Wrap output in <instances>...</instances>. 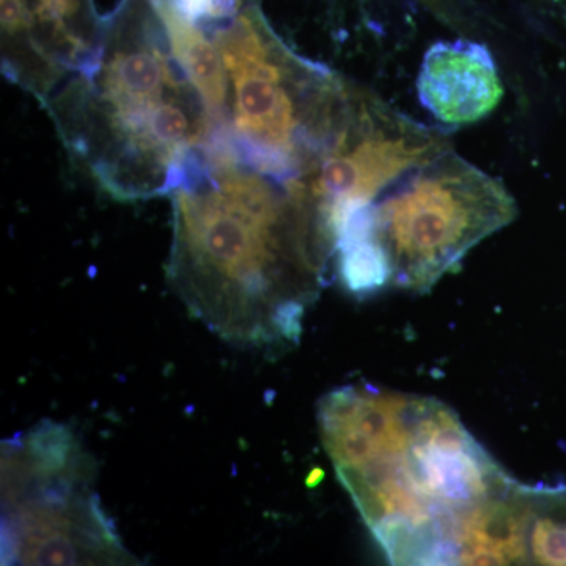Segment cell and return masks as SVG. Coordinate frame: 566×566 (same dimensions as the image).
<instances>
[{
	"label": "cell",
	"instance_id": "1",
	"mask_svg": "<svg viewBox=\"0 0 566 566\" xmlns=\"http://www.w3.org/2000/svg\"><path fill=\"white\" fill-rule=\"evenodd\" d=\"M319 430L342 485L394 565H453L482 506L513 482L433 398L346 386L323 398Z\"/></svg>",
	"mask_w": 566,
	"mask_h": 566
},
{
	"label": "cell",
	"instance_id": "2",
	"mask_svg": "<svg viewBox=\"0 0 566 566\" xmlns=\"http://www.w3.org/2000/svg\"><path fill=\"white\" fill-rule=\"evenodd\" d=\"M208 191L175 200L170 274L197 319L245 346L296 344L335 253L311 182L281 186L218 161Z\"/></svg>",
	"mask_w": 566,
	"mask_h": 566
},
{
	"label": "cell",
	"instance_id": "3",
	"mask_svg": "<svg viewBox=\"0 0 566 566\" xmlns=\"http://www.w3.org/2000/svg\"><path fill=\"white\" fill-rule=\"evenodd\" d=\"M504 182L452 150L354 211L335 238L349 292H428L465 253L516 218Z\"/></svg>",
	"mask_w": 566,
	"mask_h": 566
},
{
	"label": "cell",
	"instance_id": "4",
	"mask_svg": "<svg viewBox=\"0 0 566 566\" xmlns=\"http://www.w3.org/2000/svg\"><path fill=\"white\" fill-rule=\"evenodd\" d=\"M95 463L65 424L2 450V558L14 565H132L95 491Z\"/></svg>",
	"mask_w": 566,
	"mask_h": 566
},
{
	"label": "cell",
	"instance_id": "5",
	"mask_svg": "<svg viewBox=\"0 0 566 566\" xmlns=\"http://www.w3.org/2000/svg\"><path fill=\"white\" fill-rule=\"evenodd\" d=\"M449 150V134L348 85L340 117L311 181L334 240L354 211Z\"/></svg>",
	"mask_w": 566,
	"mask_h": 566
},
{
	"label": "cell",
	"instance_id": "6",
	"mask_svg": "<svg viewBox=\"0 0 566 566\" xmlns=\"http://www.w3.org/2000/svg\"><path fill=\"white\" fill-rule=\"evenodd\" d=\"M417 93L424 109L447 126H464L490 115L501 102V76L483 44L436 43L424 54Z\"/></svg>",
	"mask_w": 566,
	"mask_h": 566
},
{
	"label": "cell",
	"instance_id": "7",
	"mask_svg": "<svg viewBox=\"0 0 566 566\" xmlns=\"http://www.w3.org/2000/svg\"><path fill=\"white\" fill-rule=\"evenodd\" d=\"M169 62L158 51L120 52L106 70V96L117 115L147 111L159 104L164 87H175Z\"/></svg>",
	"mask_w": 566,
	"mask_h": 566
},
{
	"label": "cell",
	"instance_id": "8",
	"mask_svg": "<svg viewBox=\"0 0 566 566\" xmlns=\"http://www.w3.org/2000/svg\"><path fill=\"white\" fill-rule=\"evenodd\" d=\"M156 3L169 32L175 57L181 63L205 104L211 111L221 109L226 103L227 81L218 50L205 39L199 29L193 28L192 21L182 17L170 3L161 0Z\"/></svg>",
	"mask_w": 566,
	"mask_h": 566
},
{
	"label": "cell",
	"instance_id": "9",
	"mask_svg": "<svg viewBox=\"0 0 566 566\" xmlns=\"http://www.w3.org/2000/svg\"><path fill=\"white\" fill-rule=\"evenodd\" d=\"M526 564L566 566V483L528 491Z\"/></svg>",
	"mask_w": 566,
	"mask_h": 566
},
{
	"label": "cell",
	"instance_id": "10",
	"mask_svg": "<svg viewBox=\"0 0 566 566\" xmlns=\"http://www.w3.org/2000/svg\"><path fill=\"white\" fill-rule=\"evenodd\" d=\"M2 25L7 32H18L31 24L28 9L22 0H0Z\"/></svg>",
	"mask_w": 566,
	"mask_h": 566
},
{
	"label": "cell",
	"instance_id": "11",
	"mask_svg": "<svg viewBox=\"0 0 566 566\" xmlns=\"http://www.w3.org/2000/svg\"><path fill=\"white\" fill-rule=\"evenodd\" d=\"M76 9L77 0H41V10L57 21L73 14Z\"/></svg>",
	"mask_w": 566,
	"mask_h": 566
},
{
	"label": "cell",
	"instance_id": "12",
	"mask_svg": "<svg viewBox=\"0 0 566 566\" xmlns=\"http://www.w3.org/2000/svg\"><path fill=\"white\" fill-rule=\"evenodd\" d=\"M420 2L430 7L431 10H434L439 17L444 18L450 24L461 22V14L460 11H458L455 0H420Z\"/></svg>",
	"mask_w": 566,
	"mask_h": 566
}]
</instances>
